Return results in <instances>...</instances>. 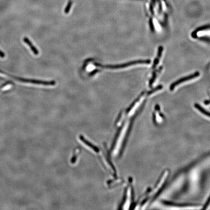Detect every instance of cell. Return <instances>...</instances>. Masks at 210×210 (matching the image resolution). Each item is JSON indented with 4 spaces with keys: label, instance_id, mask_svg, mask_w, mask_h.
Listing matches in <instances>:
<instances>
[{
    "label": "cell",
    "instance_id": "cell-1",
    "mask_svg": "<svg viewBox=\"0 0 210 210\" xmlns=\"http://www.w3.org/2000/svg\"><path fill=\"white\" fill-rule=\"evenodd\" d=\"M150 63V60H138L132 61L131 62L117 65H104L98 63H95L94 65L97 67H101L102 68L110 69H117L125 68L127 67H131L136 65H147Z\"/></svg>",
    "mask_w": 210,
    "mask_h": 210
},
{
    "label": "cell",
    "instance_id": "cell-2",
    "mask_svg": "<svg viewBox=\"0 0 210 210\" xmlns=\"http://www.w3.org/2000/svg\"><path fill=\"white\" fill-rule=\"evenodd\" d=\"M169 174V171L168 170H166L163 171L162 174L159 177V180L157 181L154 188L151 190L150 192H148L147 193V196L148 199L150 198V196H155L156 194L160 191L161 189L162 188L163 185L165 184L166 181L168 178Z\"/></svg>",
    "mask_w": 210,
    "mask_h": 210
},
{
    "label": "cell",
    "instance_id": "cell-3",
    "mask_svg": "<svg viewBox=\"0 0 210 210\" xmlns=\"http://www.w3.org/2000/svg\"><path fill=\"white\" fill-rule=\"evenodd\" d=\"M199 76H200V73L199 72H196L193 73V75H189L188 76L180 79L171 84L170 87V90L171 91H173L175 90V89L179 87L182 84H185L188 82L193 81L195 79H197V77H199Z\"/></svg>",
    "mask_w": 210,
    "mask_h": 210
},
{
    "label": "cell",
    "instance_id": "cell-4",
    "mask_svg": "<svg viewBox=\"0 0 210 210\" xmlns=\"http://www.w3.org/2000/svg\"><path fill=\"white\" fill-rule=\"evenodd\" d=\"M165 207L169 209L173 210H194L200 209L201 206L199 205H192V204H177L172 203H164Z\"/></svg>",
    "mask_w": 210,
    "mask_h": 210
},
{
    "label": "cell",
    "instance_id": "cell-5",
    "mask_svg": "<svg viewBox=\"0 0 210 210\" xmlns=\"http://www.w3.org/2000/svg\"><path fill=\"white\" fill-rule=\"evenodd\" d=\"M20 80L24 82L36 84H41V85H54L56 84V82L54 81H45L39 80L26 79Z\"/></svg>",
    "mask_w": 210,
    "mask_h": 210
},
{
    "label": "cell",
    "instance_id": "cell-6",
    "mask_svg": "<svg viewBox=\"0 0 210 210\" xmlns=\"http://www.w3.org/2000/svg\"><path fill=\"white\" fill-rule=\"evenodd\" d=\"M154 120L156 123H160L163 119V115L161 113L160 108L159 106H156L154 112Z\"/></svg>",
    "mask_w": 210,
    "mask_h": 210
},
{
    "label": "cell",
    "instance_id": "cell-7",
    "mask_svg": "<svg viewBox=\"0 0 210 210\" xmlns=\"http://www.w3.org/2000/svg\"><path fill=\"white\" fill-rule=\"evenodd\" d=\"M24 41L26 43L27 45H28L29 47L30 48L32 52H33V53L35 55H38L39 54V52L37 48L35 47V46L32 44V42L29 40V39L27 38H24Z\"/></svg>",
    "mask_w": 210,
    "mask_h": 210
},
{
    "label": "cell",
    "instance_id": "cell-8",
    "mask_svg": "<svg viewBox=\"0 0 210 210\" xmlns=\"http://www.w3.org/2000/svg\"><path fill=\"white\" fill-rule=\"evenodd\" d=\"M162 52H163V48L162 47H159V49L158 53V55H157V57L155 60L154 62V64L153 65V69H154L157 67V65L159 63V60H161V57H162Z\"/></svg>",
    "mask_w": 210,
    "mask_h": 210
},
{
    "label": "cell",
    "instance_id": "cell-9",
    "mask_svg": "<svg viewBox=\"0 0 210 210\" xmlns=\"http://www.w3.org/2000/svg\"><path fill=\"white\" fill-rule=\"evenodd\" d=\"M210 207V196L209 197V199H208L207 201H206V203L205 204L203 209H208V207Z\"/></svg>",
    "mask_w": 210,
    "mask_h": 210
},
{
    "label": "cell",
    "instance_id": "cell-10",
    "mask_svg": "<svg viewBox=\"0 0 210 210\" xmlns=\"http://www.w3.org/2000/svg\"><path fill=\"white\" fill-rule=\"evenodd\" d=\"M0 56H1V57H5V54H4L3 52H2L1 51H0Z\"/></svg>",
    "mask_w": 210,
    "mask_h": 210
},
{
    "label": "cell",
    "instance_id": "cell-11",
    "mask_svg": "<svg viewBox=\"0 0 210 210\" xmlns=\"http://www.w3.org/2000/svg\"><path fill=\"white\" fill-rule=\"evenodd\" d=\"M205 103H206V104H207V105H209V104H210V100H209V101H208L206 102H205Z\"/></svg>",
    "mask_w": 210,
    "mask_h": 210
}]
</instances>
